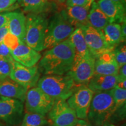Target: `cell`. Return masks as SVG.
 <instances>
[{
    "mask_svg": "<svg viewBox=\"0 0 126 126\" xmlns=\"http://www.w3.org/2000/svg\"><path fill=\"white\" fill-rule=\"evenodd\" d=\"M115 60L119 68L126 64V45L116 47L113 50Z\"/></svg>",
    "mask_w": 126,
    "mask_h": 126,
    "instance_id": "cell-27",
    "label": "cell"
},
{
    "mask_svg": "<svg viewBox=\"0 0 126 126\" xmlns=\"http://www.w3.org/2000/svg\"><path fill=\"white\" fill-rule=\"evenodd\" d=\"M55 1H57L58 2H60V3H62L63 2H64V1H66V0H55Z\"/></svg>",
    "mask_w": 126,
    "mask_h": 126,
    "instance_id": "cell-40",
    "label": "cell"
},
{
    "mask_svg": "<svg viewBox=\"0 0 126 126\" xmlns=\"http://www.w3.org/2000/svg\"><path fill=\"white\" fill-rule=\"evenodd\" d=\"M18 4L29 14H45L55 7L53 0H18Z\"/></svg>",
    "mask_w": 126,
    "mask_h": 126,
    "instance_id": "cell-20",
    "label": "cell"
},
{
    "mask_svg": "<svg viewBox=\"0 0 126 126\" xmlns=\"http://www.w3.org/2000/svg\"><path fill=\"white\" fill-rule=\"evenodd\" d=\"M21 43H23V42H22L16 36L11 33L9 32L5 36L4 40H3V43L10 50V51L14 50Z\"/></svg>",
    "mask_w": 126,
    "mask_h": 126,
    "instance_id": "cell-28",
    "label": "cell"
},
{
    "mask_svg": "<svg viewBox=\"0 0 126 126\" xmlns=\"http://www.w3.org/2000/svg\"><path fill=\"white\" fill-rule=\"evenodd\" d=\"M116 87L120 88V89H126V79L119 78L118 77V81Z\"/></svg>",
    "mask_w": 126,
    "mask_h": 126,
    "instance_id": "cell-35",
    "label": "cell"
},
{
    "mask_svg": "<svg viewBox=\"0 0 126 126\" xmlns=\"http://www.w3.org/2000/svg\"><path fill=\"white\" fill-rule=\"evenodd\" d=\"M91 54L94 59L105 52L113 50L109 46L102 31L91 26L81 28Z\"/></svg>",
    "mask_w": 126,
    "mask_h": 126,
    "instance_id": "cell-12",
    "label": "cell"
},
{
    "mask_svg": "<svg viewBox=\"0 0 126 126\" xmlns=\"http://www.w3.org/2000/svg\"><path fill=\"white\" fill-rule=\"evenodd\" d=\"M48 124L46 116L38 113L26 112L20 126H46Z\"/></svg>",
    "mask_w": 126,
    "mask_h": 126,
    "instance_id": "cell-24",
    "label": "cell"
},
{
    "mask_svg": "<svg viewBox=\"0 0 126 126\" xmlns=\"http://www.w3.org/2000/svg\"><path fill=\"white\" fill-rule=\"evenodd\" d=\"M114 100L116 110L126 106V89H120L115 87L110 90Z\"/></svg>",
    "mask_w": 126,
    "mask_h": 126,
    "instance_id": "cell-25",
    "label": "cell"
},
{
    "mask_svg": "<svg viewBox=\"0 0 126 126\" xmlns=\"http://www.w3.org/2000/svg\"><path fill=\"white\" fill-rule=\"evenodd\" d=\"M26 18L25 43L36 51H43L48 20L45 14H28Z\"/></svg>",
    "mask_w": 126,
    "mask_h": 126,
    "instance_id": "cell-5",
    "label": "cell"
},
{
    "mask_svg": "<svg viewBox=\"0 0 126 126\" xmlns=\"http://www.w3.org/2000/svg\"><path fill=\"white\" fill-rule=\"evenodd\" d=\"M8 32L9 30L8 27V24L0 28V44L3 43V40H4L5 36L8 33Z\"/></svg>",
    "mask_w": 126,
    "mask_h": 126,
    "instance_id": "cell-33",
    "label": "cell"
},
{
    "mask_svg": "<svg viewBox=\"0 0 126 126\" xmlns=\"http://www.w3.org/2000/svg\"><path fill=\"white\" fill-rule=\"evenodd\" d=\"M10 51L14 61L27 67L36 65L42 58L39 52L23 43H20Z\"/></svg>",
    "mask_w": 126,
    "mask_h": 126,
    "instance_id": "cell-14",
    "label": "cell"
},
{
    "mask_svg": "<svg viewBox=\"0 0 126 126\" xmlns=\"http://www.w3.org/2000/svg\"><path fill=\"white\" fill-rule=\"evenodd\" d=\"M116 111L110 91L94 93L87 120L93 126H104Z\"/></svg>",
    "mask_w": 126,
    "mask_h": 126,
    "instance_id": "cell-2",
    "label": "cell"
},
{
    "mask_svg": "<svg viewBox=\"0 0 126 126\" xmlns=\"http://www.w3.org/2000/svg\"><path fill=\"white\" fill-rule=\"evenodd\" d=\"M113 50L105 52L96 58L94 75H118L119 67L115 60Z\"/></svg>",
    "mask_w": 126,
    "mask_h": 126,
    "instance_id": "cell-13",
    "label": "cell"
},
{
    "mask_svg": "<svg viewBox=\"0 0 126 126\" xmlns=\"http://www.w3.org/2000/svg\"><path fill=\"white\" fill-rule=\"evenodd\" d=\"M91 7L71 6L67 7L65 11L68 19L75 28H82L89 26L88 14Z\"/></svg>",
    "mask_w": 126,
    "mask_h": 126,
    "instance_id": "cell-17",
    "label": "cell"
},
{
    "mask_svg": "<svg viewBox=\"0 0 126 126\" xmlns=\"http://www.w3.org/2000/svg\"><path fill=\"white\" fill-rule=\"evenodd\" d=\"M117 81V75H94L86 86L94 93L106 92L116 87Z\"/></svg>",
    "mask_w": 126,
    "mask_h": 126,
    "instance_id": "cell-18",
    "label": "cell"
},
{
    "mask_svg": "<svg viewBox=\"0 0 126 126\" xmlns=\"http://www.w3.org/2000/svg\"><path fill=\"white\" fill-rule=\"evenodd\" d=\"M24 102L1 97L0 120L7 126H20L24 112Z\"/></svg>",
    "mask_w": 126,
    "mask_h": 126,
    "instance_id": "cell-9",
    "label": "cell"
},
{
    "mask_svg": "<svg viewBox=\"0 0 126 126\" xmlns=\"http://www.w3.org/2000/svg\"><path fill=\"white\" fill-rule=\"evenodd\" d=\"M0 57L5 58L11 61L14 60L10 50L3 43L0 44Z\"/></svg>",
    "mask_w": 126,
    "mask_h": 126,
    "instance_id": "cell-31",
    "label": "cell"
},
{
    "mask_svg": "<svg viewBox=\"0 0 126 126\" xmlns=\"http://www.w3.org/2000/svg\"><path fill=\"white\" fill-rule=\"evenodd\" d=\"M55 99L45 94L37 87L28 89L26 94L25 110L26 112L35 113L46 116L53 107Z\"/></svg>",
    "mask_w": 126,
    "mask_h": 126,
    "instance_id": "cell-6",
    "label": "cell"
},
{
    "mask_svg": "<svg viewBox=\"0 0 126 126\" xmlns=\"http://www.w3.org/2000/svg\"><path fill=\"white\" fill-rule=\"evenodd\" d=\"M0 126H7L4 123V122H2V121L0 120Z\"/></svg>",
    "mask_w": 126,
    "mask_h": 126,
    "instance_id": "cell-39",
    "label": "cell"
},
{
    "mask_svg": "<svg viewBox=\"0 0 126 126\" xmlns=\"http://www.w3.org/2000/svg\"><path fill=\"white\" fill-rule=\"evenodd\" d=\"M50 126H74L78 122L75 111L65 100L56 99L53 107L47 114Z\"/></svg>",
    "mask_w": 126,
    "mask_h": 126,
    "instance_id": "cell-7",
    "label": "cell"
},
{
    "mask_svg": "<svg viewBox=\"0 0 126 126\" xmlns=\"http://www.w3.org/2000/svg\"><path fill=\"white\" fill-rule=\"evenodd\" d=\"M94 57L74 58L70 70L67 74L77 85H87L94 75Z\"/></svg>",
    "mask_w": 126,
    "mask_h": 126,
    "instance_id": "cell-10",
    "label": "cell"
},
{
    "mask_svg": "<svg viewBox=\"0 0 126 126\" xmlns=\"http://www.w3.org/2000/svg\"><path fill=\"white\" fill-rule=\"evenodd\" d=\"M105 39L109 46L114 48L122 42H125L123 38L121 25L116 23H109L102 30Z\"/></svg>",
    "mask_w": 126,
    "mask_h": 126,
    "instance_id": "cell-22",
    "label": "cell"
},
{
    "mask_svg": "<svg viewBox=\"0 0 126 126\" xmlns=\"http://www.w3.org/2000/svg\"><path fill=\"white\" fill-rule=\"evenodd\" d=\"M94 93L85 85H77L67 99L69 106L75 111L78 119L87 120L88 111Z\"/></svg>",
    "mask_w": 126,
    "mask_h": 126,
    "instance_id": "cell-8",
    "label": "cell"
},
{
    "mask_svg": "<svg viewBox=\"0 0 126 126\" xmlns=\"http://www.w3.org/2000/svg\"><path fill=\"white\" fill-rule=\"evenodd\" d=\"M88 22L89 26L102 31L110 23L108 18L99 8L96 2L94 1L88 14Z\"/></svg>",
    "mask_w": 126,
    "mask_h": 126,
    "instance_id": "cell-23",
    "label": "cell"
},
{
    "mask_svg": "<svg viewBox=\"0 0 126 126\" xmlns=\"http://www.w3.org/2000/svg\"><path fill=\"white\" fill-rule=\"evenodd\" d=\"M0 99H1V96H0Z\"/></svg>",
    "mask_w": 126,
    "mask_h": 126,
    "instance_id": "cell-41",
    "label": "cell"
},
{
    "mask_svg": "<svg viewBox=\"0 0 126 126\" xmlns=\"http://www.w3.org/2000/svg\"><path fill=\"white\" fill-rule=\"evenodd\" d=\"M68 39L74 47V58L86 57L92 56L88 49L81 28H75Z\"/></svg>",
    "mask_w": 126,
    "mask_h": 126,
    "instance_id": "cell-21",
    "label": "cell"
},
{
    "mask_svg": "<svg viewBox=\"0 0 126 126\" xmlns=\"http://www.w3.org/2000/svg\"><path fill=\"white\" fill-rule=\"evenodd\" d=\"M111 1H113V2L117 3L118 4L122 5L126 7V0H111Z\"/></svg>",
    "mask_w": 126,
    "mask_h": 126,
    "instance_id": "cell-38",
    "label": "cell"
},
{
    "mask_svg": "<svg viewBox=\"0 0 126 126\" xmlns=\"http://www.w3.org/2000/svg\"><path fill=\"white\" fill-rule=\"evenodd\" d=\"M8 22L9 32L16 36L22 42L25 43L26 33V18L24 14L20 12H8Z\"/></svg>",
    "mask_w": 126,
    "mask_h": 126,
    "instance_id": "cell-19",
    "label": "cell"
},
{
    "mask_svg": "<svg viewBox=\"0 0 126 126\" xmlns=\"http://www.w3.org/2000/svg\"><path fill=\"white\" fill-rule=\"evenodd\" d=\"M13 61L0 57V81L9 78Z\"/></svg>",
    "mask_w": 126,
    "mask_h": 126,
    "instance_id": "cell-26",
    "label": "cell"
},
{
    "mask_svg": "<svg viewBox=\"0 0 126 126\" xmlns=\"http://www.w3.org/2000/svg\"><path fill=\"white\" fill-rule=\"evenodd\" d=\"M40 76V72L38 66L36 65L31 67H27L15 61L12 62L9 78L26 88L28 90L36 86Z\"/></svg>",
    "mask_w": 126,
    "mask_h": 126,
    "instance_id": "cell-11",
    "label": "cell"
},
{
    "mask_svg": "<svg viewBox=\"0 0 126 126\" xmlns=\"http://www.w3.org/2000/svg\"><path fill=\"white\" fill-rule=\"evenodd\" d=\"M28 89L8 78L0 81V96L24 102Z\"/></svg>",
    "mask_w": 126,
    "mask_h": 126,
    "instance_id": "cell-16",
    "label": "cell"
},
{
    "mask_svg": "<svg viewBox=\"0 0 126 126\" xmlns=\"http://www.w3.org/2000/svg\"><path fill=\"white\" fill-rule=\"evenodd\" d=\"M121 30H122V34L123 38L124 40L126 41V20L124 21L123 22L121 23Z\"/></svg>",
    "mask_w": 126,
    "mask_h": 126,
    "instance_id": "cell-37",
    "label": "cell"
},
{
    "mask_svg": "<svg viewBox=\"0 0 126 126\" xmlns=\"http://www.w3.org/2000/svg\"><path fill=\"white\" fill-rule=\"evenodd\" d=\"M75 29L68 19L64 9L56 12L48 21L44 40V50L50 49L67 40Z\"/></svg>",
    "mask_w": 126,
    "mask_h": 126,
    "instance_id": "cell-4",
    "label": "cell"
},
{
    "mask_svg": "<svg viewBox=\"0 0 126 126\" xmlns=\"http://www.w3.org/2000/svg\"><path fill=\"white\" fill-rule=\"evenodd\" d=\"M8 12L4 14H0V28L8 24Z\"/></svg>",
    "mask_w": 126,
    "mask_h": 126,
    "instance_id": "cell-32",
    "label": "cell"
},
{
    "mask_svg": "<svg viewBox=\"0 0 126 126\" xmlns=\"http://www.w3.org/2000/svg\"><path fill=\"white\" fill-rule=\"evenodd\" d=\"M74 126H93L87 120L78 119V122Z\"/></svg>",
    "mask_w": 126,
    "mask_h": 126,
    "instance_id": "cell-36",
    "label": "cell"
},
{
    "mask_svg": "<svg viewBox=\"0 0 126 126\" xmlns=\"http://www.w3.org/2000/svg\"><path fill=\"white\" fill-rule=\"evenodd\" d=\"M77 84L67 74L45 75L40 78L36 86L52 98L67 100L74 91Z\"/></svg>",
    "mask_w": 126,
    "mask_h": 126,
    "instance_id": "cell-3",
    "label": "cell"
},
{
    "mask_svg": "<svg viewBox=\"0 0 126 126\" xmlns=\"http://www.w3.org/2000/svg\"><path fill=\"white\" fill-rule=\"evenodd\" d=\"M18 0H0V13L14 8Z\"/></svg>",
    "mask_w": 126,
    "mask_h": 126,
    "instance_id": "cell-30",
    "label": "cell"
},
{
    "mask_svg": "<svg viewBox=\"0 0 126 126\" xmlns=\"http://www.w3.org/2000/svg\"><path fill=\"white\" fill-rule=\"evenodd\" d=\"M97 5L108 18L110 23L121 24L126 20V7L111 0H97Z\"/></svg>",
    "mask_w": 126,
    "mask_h": 126,
    "instance_id": "cell-15",
    "label": "cell"
},
{
    "mask_svg": "<svg viewBox=\"0 0 126 126\" xmlns=\"http://www.w3.org/2000/svg\"><path fill=\"white\" fill-rule=\"evenodd\" d=\"M117 76L119 78L126 79V64L119 68Z\"/></svg>",
    "mask_w": 126,
    "mask_h": 126,
    "instance_id": "cell-34",
    "label": "cell"
},
{
    "mask_svg": "<svg viewBox=\"0 0 126 126\" xmlns=\"http://www.w3.org/2000/svg\"><path fill=\"white\" fill-rule=\"evenodd\" d=\"M95 0H66L67 7L79 6V7H91Z\"/></svg>",
    "mask_w": 126,
    "mask_h": 126,
    "instance_id": "cell-29",
    "label": "cell"
},
{
    "mask_svg": "<svg viewBox=\"0 0 126 126\" xmlns=\"http://www.w3.org/2000/svg\"><path fill=\"white\" fill-rule=\"evenodd\" d=\"M75 50L68 39L44 53L39 61L40 72L45 75H65L73 64Z\"/></svg>",
    "mask_w": 126,
    "mask_h": 126,
    "instance_id": "cell-1",
    "label": "cell"
}]
</instances>
